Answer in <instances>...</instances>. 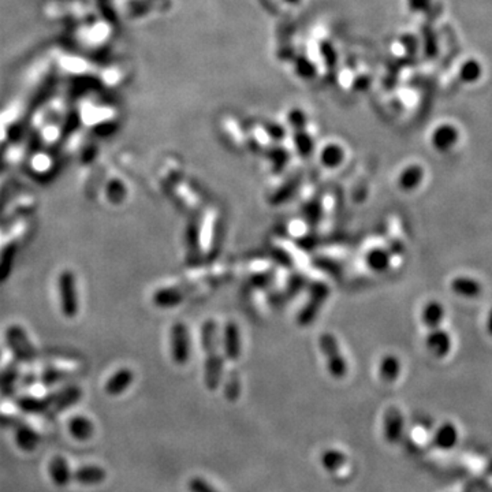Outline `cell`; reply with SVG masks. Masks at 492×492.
<instances>
[{"label": "cell", "instance_id": "obj_1", "mask_svg": "<svg viewBox=\"0 0 492 492\" xmlns=\"http://www.w3.org/2000/svg\"><path fill=\"white\" fill-rule=\"evenodd\" d=\"M201 346L206 354L204 384L210 391H215L221 386L225 362L221 354L218 327L214 320H207L201 327Z\"/></svg>", "mask_w": 492, "mask_h": 492}, {"label": "cell", "instance_id": "obj_2", "mask_svg": "<svg viewBox=\"0 0 492 492\" xmlns=\"http://www.w3.org/2000/svg\"><path fill=\"white\" fill-rule=\"evenodd\" d=\"M319 349L324 358L328 375L335 380L345 379L349 372V367L336 336L332 332L320 334Z\"/></svg>", "mask_w": 492, "mask_h": 492}, {"label": "cell", "instance_id": "obj_3", "mask_svg": "<svg viewBox=\"0 0 492 492\" xmlns=\"http://www.w3.org/2000/svg\"><path fill=\"white\" fill-rule=\"evenodd\" d=\"M170 354L173 362L184 367L189 362L192 354V341L188 327L184 323H175L170 331Z\"/></svg>", "mask_w": 492, "mask_h": 492}, {"label": "cell", "instance_id": "obj_4", "mask_svg": "<svg viewBox=\"0 0 492 492\" xmlns=\"http://www.w3.org/2000/svg\"><path fill=\"white\" fill-rule=\"evenodd\" d=\"M59 305L64 316L73 317L78 312V291L73 272L63 271L58 279Z\"/></svg>", "mask_w": 492, "mask_h": 492}, {"label": "cell", "instance_id": "obj_5", "mask_svg": "<svg viewBox=\"0 0 492 492\" xmlns=\"http://www.w3.org/2000/svg\"><path fill=\"white\" fill-rule=\"evenodd\" d=\"M330 295V288L324 283H315L309 291V298L305 302L304 308L298 313V324L309 325L315 321L319 312L321 310L324 302Z\"/></svg>", "mask_w": 492, "mask_h": 492}, {"label": "cell", "instance_id": "obj_6", "mask_svg": "<svg viewBox=\"0 0 492 492\" xmlns=\"http://www.w3.org/2000/svg\"><path fill=\"white\" fill-rule=\"evenodd\" d=\"M460 136V130L456 125L441 123L431 133V147L439 153H447L458 144Z\"/></svg>", "mask_w": 492, "mask_h": 492}, {"label": "cell", "instance_id": "obj_7", "mask_svg": "<svg viewBox=\"0 0 492 492\" xmlns=\"http://www.w3.org/2000/svg\"><path fill=\"white\" fill-rule=\"evenodd\" d=\"M426 347L435 358L443 360L452 353L453 338L450 332L442 327L428 330L426 335Z\"/></svg>", "mask_w": 492, "mask_h": 492}, {"label": "cell", "instance_id": "obj_8", "mask_svg": "<svg viewBox=\"0 0 492 492\" xmlns=\"http://www.w3.org/2000/svg\"><path fill=\"white\" fill-rule=\"evenodd\" d=\"M426 180V170L419 163H412L401 170L397 178V186L404 193L416 192Z\"/></svg>", "mask_w": 492, "mask_h": 492}, {"label": "cell", "instance_id": "obj_9", "mask_svg": "<svg viewBox=\"0 0 492 492\" xmlns=\"http://www.w3.org/2000/svg\"><path fill=\"white\" fill-rule=\"evenodd\" d=\"M404 424H405V419L398 408L391 406L386 410L383 419V431L387 443L394 445L401 441L404 434Z\"/></svg>", "mask_w": 492, "mask_h": 492}, {"label": "cell", "instance_id": "obj_10", "mask_svg": "<svg viewBox=\"0 0 492 492\" xmlns=\"http://www.w3.org/2000/svg\"><path fill=\"white\" fill-rule=\"evenodd\" d=\"M222 349L225 353V357L230 361H237L243 352V341H241V332L240 327L236 321H227L223 331V339H222Z\"/></svg>", "mask_w": 492, "mask_h": 492}, {"label": "cell", "instance_id": "obj_11", "mask_svg": "<svg viewBox=\"0 0 492 492\" xmlns=\"http://www.w3.org/2000/svg\"><path fill=\"white\" fill-rule=\"evenodd\" d=\"M450 290L457 297H461L465 299H475V298L480 297V294L483 291V286L473 276L457 275L450 280Z\"/></svg>", "mask_w": 492, "mask_h": 492}, {"label": "cell", "instance_id": "obj_12", "mask_svg": "<svg viewBox=\"0 0 492 492\" xmlns=\"http://www.w3.org/2000/svg\"><path fill=\"white\" fill-rule=\"evenodd\" d=\"M394 253L383 246H373L371 247L365 256L364 262L367 268L375 273H383L391 268Z\"/></svg>", "mask_w": 492, "mask_h": 492}, {"label": "cell", "instance_id": "obj_13", "mask_svg": "<svg viewBox=\"0 0 492 492\" xmlns=\"http://www.w3.org/2000/svg\"><path fill=\"white\" fill-rule=\"evenodd\" d=\"M402 373V362L398 356L393 353L384 354L378 364L379 379L387 384L395 383Z\"/></svg>", "mask_w": 492, "mask_h": 492}, {"label": "cell", "instance_id": "obj_14", "mask_svg": "<svg viewBox=\"0 0 492 492\" xmlns=\"http://www.w3.org/2000/svg\"><path fill=\"white\" fill-rule=\"evenodd\" d=\"M107 472L99 465H82L73 472V480L85 487H95L104 483Z\"/></svg>", "mask_w": 492, "mask_h": 492}, {"label": "cell", "instance_id": "obj_15", "mask_svg": "<svg viewBox=\"0 0 492 492\" xmlns=\"http://www.w3.org/2000/svg\"><path fill=\"white\" fill-rule=\"evenodd\" d=\"M446 316L445 305L438 299H430L424 304L420 312V320L428 330L438 328L442 325Z\"/></svg>", "mask_w": 492, "mask_h": 492}, {"label": "cell", "instance_id": "obj_16", "mask_svg": "<svg viewBox=\"0 0 492 492\" xmlns=\"http://www.w3.org/2000/svg\"><path fill=\"white\" fill-rule=\"evenodd\" d=\"M48 473L52 483L59 489L67 487L73 480V471L67 460L62 456H56L51 460L48 465Z\"/></svg>", "mask_w": 492, "mask_h": 492}, {"label": "cell", "instance_id": "obj_17", "mask_svg": "<svg viewBox=\"0 0 492 492\" xmlns=\"http://www.w3.org/2000/svg\"><path fill=\"white\" fill-rule=\"evenodd\" d=\"M81 395H82V391L78 387H69V389L63 390L62 393H58L56 397H53L51 401L47 402L48 415L53 416V415L64 412L73 404L78 402Z\"/></svg>", "mask_w": 492, "mask_h": 492}, {"label": "cell", "instance_id": "obj_18", "mask_svg": "<svg viewBox=\"0 0 492 492\" xmlns=\"http://www.w3.org/2000/svg\"><path fill=\"white\" fill-rule=\"evenodd\" d=\"M458 439H460L458 428L452 421H446L441 427H438L432 438L434 445L443 452H449L454 449L458 443Z\"/></svg>", "mask_w": 492, "mask_h": 492}, {"label": "cell", "instance_id": "obj_19", "mask_svg": "<svg viewBox=\"0 0 492 492\" xmlns=\"http://www.w3.org/2000/svg\"><path fill=\"white\" fill-rule=\"evenodd\" d=\"M345 158H346L345 148L336 143H330L324 145L319 153V160L321 166L327 170L339 169L345 162Z\"/></svg>", "mask_w": 492, "mask_h": 492}, {"label": "cell", "instance_id": "obj_20", "mask_svg": "<svg viewBox=\"0 0 492 492\" xmlns=\"http://www.w3.org/2000/svg\"><path fill=\"white\" fill-rule=\"evenodd\" d=\"M134 380V375L130 369L127 368H122L118 369L107 382L104 386V390L108 395L111 397H118L121 394H123L133 383Z\"/></svg>", "mask_w": 492, "mask_h": 492}, {"label": "cell", "instance_id": "obj_21", "mask_svg": "<svg viewBox=\"0 0 492 492\" xmlns=\"http://www.w3.org/2000/svg\"><path fill=\"white\" fill-rule=\"evenodd\" d=\"M69 432L78 442H88L95 434L93 423L85 416H75L69 421Z\"/></svg>", "mask_w": 492, "mask_h": 492}, {"label": "cell", "instance_id": "obj_22", "mask_svg": "<svg viewBox=\"0 0 492 492\" xmlns=\"http://www.w3.org/2000/svg\"><path fill=\"white\" fill-rule=\"evenodd\" d=\"M15 443L19 447V450L32 453L36 450V447L40 443V435L27 426H21L15 431Z\"/></svg>", "mask_w": 492, "mask_h": 492}, {"label": "cell", "instance_id": "obj_23", "mask_svg": "<svg viewBox=\"0 0 492 492\" xmlns=\"http://www.w3.org/2000/svg\"><path fill=\"white\" fill-rule=\"evenodd\" d=\"M293 144L295 148V152L304 158L308 159L312 156V153L315 152V140L313 137L308 133V130H298V132H293Z\"/></svg>", "mask_w": 492, "mask_h": 492}, {"label": "cell", "instance_id": "obj_24", "mask_svg": "<svg viewBox=\"0 0 492 492\" xmlns=\"http://www.w3.org/2000/svg\"><path fill=\"white\" fill-rule=\"evenodd\" d=\"M346 460L347 458L343 452L336 450V449H328V450L323 452V454L320 457V464L327 472L335 473L345 467Z\"/></svg>", "mask_w": 492, "mask_h": 492}, {"label": "cell", "instance_id": "obj_25", "mask_svg": "<svg viewBox=\"0 0 492 492\" xmlns=\"http://www.w3.org/2000/svg\"><path fill=\"white\" fill-rule=\"evenodd\" d=\"M483 75V67L479 60L476 59H468L465 60L460 70H458V78L464 84H476Z\"/></svg>", "mask_w": 492, "mask_h": 492}, {"label": "cell", "instance_id": "obj_26", "mask_svg": "<svg viewBox=\"0 0 492 492\" xmlns=\"http://www.w3.org/2000/svg\"><path fill=\"white\" fill-rule=\"evenodd\" d=\"M294 73L301 79H313L317 74V67L308 56L297 55L294 58Z\"/></svg>", "mask_w": 492, "mask_h": 492}, {"label": "cell", "instance_id": "obj_27", "mask_svg": "<svg viewBox=\"0 0 492 492\" xmlns=\"http://www.w3.org/2000/svg\"><path fill=\"white\" fill-rule=\"evenodd\" d=\"M286 119L287 125L290 126V129H293V132L305 130L308 127V114L301 108H291L287 112Z\"/></svg>", "mask_w": 492, "mask_h": 492}, {"label": "cell", "instance_id": "obj_28", "mask_svg": "<svg viewBox=\"0 0 492 492\" xmlns=\"http://www.w3.org/2000/svg\"><path fill=\"white\" fill-rule=\"evenodd\" d=\"M188 489L190 492H221L217 490L210 482H207L204 478L196 476L189 480Z\"/></svg>", "mask_w": 492, "mask_h": 492}, {"label": "cell", "instance_id": "obj_29", "mask_svg": "<svg viewBox=\"0 0 492 492\" xmlns=\"http://www.w3.org/2000/svg\"><path fill=\"white\" fill-rule=\"evenodd\" d=\"M265 134L273 141H282L286 137V127L276 122H267L264 125Z\"/></svg>", "mask_w": 492, "mask_h": 492}, {"label": "cell", "instance_id": "obj_30", "mask_svg": "<svg viewBox=\"0 0 492 492\" xmlns=\"http://www.w3.org/2000/svg\"><path fill=\"white\" fill-rule=\"evenodd\" d=\"M320 51H321L323 59L325 60L327 64H335V62H336V52H335V48L332 47L331 42L324 41V42L320 45Z\"/></svg>", "mask_w": 492, "mask_h": 492}, {"label": "cell", "instance_id": "obj_31", "mask_svg": "<svg viewBox=\"0 0 492 492\" xmlns=\"http://www.w3.org/2000/svg\"><path fill=\"white\" fill-rule=\"evenodd\" d=\"M431 0H408V8L410 12H424L430 8Z\"/></svg>", "mask_w": 492, "mask_h": 492}, {"label": "cell", "instance_id": "obj_32", "mask_svg": "<svg viewBox=\"0 0 492 492\" xmlns=\"http://www.w3.org/2000/svg\"><path fill=\"white\" fill-rule=\"evenodd\" d=\"M401 42L404 45V48L408 51V52H413L415 49H417V45H419V41L416 37L410 36V34H405L402 38H401Z\"/></svg>", "mask_w": 492, "mask_h": 492}, {"label": "cell", "instance_id": "obj_33", "mask_svg": "<svg viewBox=\"0 0 492 492\" xmlns=\"http://www.w3.org/2000/svg\"><path fill=\"white\" fill-rule=\"evenodd\" d=\"M369 78L368 77H358L356 81H354V89H357V90H365V89H368V86H369Z\"/></svg>", "mask_w": 492, "mask_h": 492}, {"label": "cell", "instance_id": "obj_34", "mask_svg": "<svg viewBox=\"0 0 492 492\" xmlns=\"http://www.w3.org/2000/svg\"><path fill=\"white\" fill-rule=\"evenodd\" d=\"M286 3H288V4H291V5H298L299 3H301V0H284Z\"/></svg>", "mask_w": 492, "mask_h": 492}]
</instances>
